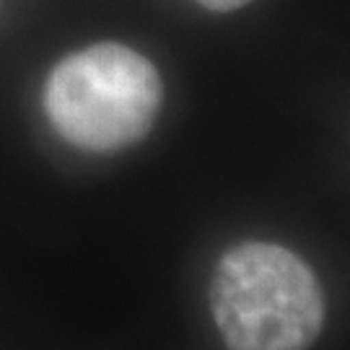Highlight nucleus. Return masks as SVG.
<instances>
[{
    "instance_id": "f257e3e1",
    "label": "nucleus",
    "mask_w": 350,
    "mask_h": 350,
    "mask_svg": "<svg viewBox=\"0 0 350 350\" xmlns=\"http://www.w3.org/2000/svg\"><path fill=\"white\" fill-rule=\"evenodd\" d=\"M211 312L228 350H309L325 327V291L299 254L241 241L213 270Z\"/></svg>"
},
{
    "instance_id": "7ed1b4c3",
    "label": "nucleus",
    "mask_w": 350,
    "mask_h": 350,
    "mask_svg": "<svg viewBox=\"0 0 350 350\" xmlns=\"http://www.w3.org/2000/svg\"><path fill=\"white\" fill-rule=\"evenodd\" d=\"M202 8L208 11H218V13H228V11H237L241 5H247L252 0H198Z\"/></svg>"
},
{
    "instance_id": "f03ea898",
    "label": "nucleus",
    "mask_w": 350,
    "mask_h": 350,
    "mask_svg": "<svg viewBox=\"0 0 350 350\" xmlns=\"http://www.w3.org/2000/svg\"><path fill=\"white\" fill-rule=\"evenodd\" d=\"M163 99L161 75L146 55L117 42L63 57L44 83L55 133L86 153H120L150 133Z\"/></svg>"
}]
</instances>
